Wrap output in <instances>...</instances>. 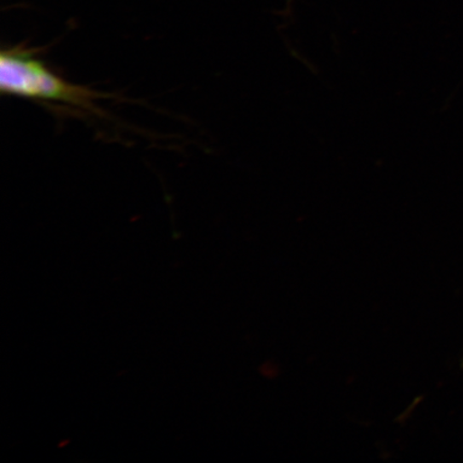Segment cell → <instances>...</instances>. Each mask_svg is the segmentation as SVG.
<instances>
[{
  "label": "cell",
  "instance_id": "obj_1",
  "mask_svg": "<svg viewBox=\"0 0 463 463\" xmlns=\"http://www.w3.org/2000/svg\"><path fill=\"white\" fill-rule=\"evenodd\" d=\"M0 90L4 95L61 102L92 113H98L95 101L104 98L86 87L67 82L31 52L19 48L3 51L0 56Z\"/></svg>",
  "mask_w": 463,
  "mask_h": 463
}]
</instances>
